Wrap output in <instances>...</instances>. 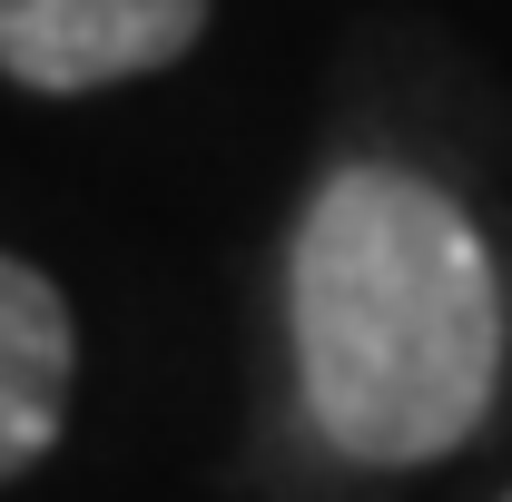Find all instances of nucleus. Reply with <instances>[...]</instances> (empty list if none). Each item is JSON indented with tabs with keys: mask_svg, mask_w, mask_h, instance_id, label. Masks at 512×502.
<instances>
[{
	"mask_svg": "<svg viewBox=\"0 0 512 502\" xmlns=\"http://www.w3.org/2000/svg\"><path fill=\"white\" fill-rule=\"evenodd\" d=\"M69 375H79V335H69L60 286L20 256H0V483H20L69 424Z\"/></svg>",
	"mask_w": 512,
	"mask_h": 502,
	"instance_id": "nucleus-3",
	"label": "nucleus"
},
{
	"mask_svg": "<svg viewBox=\"0 0 512 502\" xmlns=\"http://www.w3.org/2000/svg\"><path fill=\"white\" fill-rule=\"evenodd\" d=\"M197 30L207 0H0V79L79 99L188 60Z\"/></svg>",
	"mask_w": 512,
	"mask_h": 502,
	"instance_id": "nucleus-2",
	"label": "nucleus"
},
{
	"mask_svg": "<svg viewBox=\"0 0 512 502\" xmlns=\"http://www.w3.org/2000/svg\"><path fill=\"white\" fill-rule=\"evenodd\" d=\"M503 502H512V493H503Z\"/></svg>",
	"mask_w": 512,
	"mask_h": 502,
	"instance_id": "nucleus-4",
	"label": "nucleus"
},
{
	"mask_svg": "<svg viewBox=\"0 0 512 502\" xmlns=\"http://www.w3.org/2000/svg\"><path fill=\"white\" fill-rule=\"evenodd\" d=\"M286 325L306 414L345 463H444L503 384V276L434 178L355 158L286 247Z\"/></svg>",
	"mask_w": 512,
	"mask_h": 502,
	"instance_id": "nucleus-1",
	"label": "nucleus"
}]
</instances>
